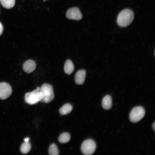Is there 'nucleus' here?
I'll return each mask as SVG.
<instances>
[{
    "label": "nucleus",
    "mask_w": 155,
    "mask_h": 155,
    "mask_svg": "<svg viewBox=\"0 0 155 155\" xmlns=\"http://www.w3.org/2000/svg\"><path fill=\"white\" fill-rule=\"evenodd\" d=\"M42 98L40 87H37L32 92L26 93L24 96L25 102L30 105L35 104L41 101Z\"/></svg>",
    "instance_id": "3"
},
{
    "label": "nucleus",
    "mask_w": 155,
    "mask_h": 155,
    "mask_svg": "<svg viewBox=\"0 0 155 155\" xmlns=\"http://www.w3.org/2000/svg\"><path fill=\"white\" fill-rule=\"evenodd\" d=\"M86 74V71L84 70H80L77 72L75 76V82L76 84L81 85L84 84Z\"/></svg>",
    "instance_id": "9"
},
{
    "label": "nucleus",
    "mask_w": 155,
    "mask_h": 155,
    "mask_svg": "<svg viewBox=\"0 0 155 155\" xmlns=\"http://www.w3.org/2000/svg\"><path fill=\"white\" fill-rule=\"evenodd\" d=\"M102 106L103 108L105 110H109L112 107V100L111 96L109 95H106L102 99Z\"/></svg>",
    "instance_id": "10"
},
{
    "label": "nucleus",
    "mask_w": 155,
    "mask_h": 155,
    "mask_svg": "<svg viewBox=\"0 0 155 155\" xmlns=\"http://www.w3.org/2000/svg\"><path fill=\"white\" fill-rule=\"evenodd\" d=\"M25 142H28L29 140V138L28 137H26L24 140Z\"/></svg>",
    "instance_id": "18"
},
{
    "label": "nucleus",
    "mask_w": 155,
    "mask_h": 155,
    "mask_svg": "<svg viewBox=\"0 0 155 155\" xmlns=\"http://www.w3.org/2000/svg\"><path fill=\"white\" fill-rule=\"evenodd\" d=\"M36 67V64L34 61L29 60L24 63L23 68L25 72L27 73H30L34 70Z\"/></svg>",
    "instance_id": "8"
},
{
    "label": "nucleus",
    "mask_w": 155,
    "mask_h": 155,
    "mask_svg": "<svg viewBox=\"0 0 155 155\" xmlns=\"http://www.w3.org/2000/svg\"><path fill=\"white\" fill-rule=\"evenodd\" d=\"M64 71L67 74L69 75L71 74L74 70V66L72 61L69 59H67L65 61L64 66Z\"/></svg>",
    "instance_id": "11"
},
{
    "label": "nucleus",
    "mask_w": 155,
    "mask_h": 155,
    "mask_svg": "<svg viewBox=\"0 0 155 155\" xmlns=\"http://www.w3.org/2000/svg\"><path fill=\"white\" fill-rule=\"evenodd\" d=\"M134 18V14L133 11L129 9H125L119 13L117 19V22L120 26L126 27L132 22Z\"/></svg>",
    "instance_id": "1"
},
{
    "label": "nucleus",
    "mask_w": 155,
    "mask_h": 155,
    "mask_svg": "<svg viewBox=\"0 0 155 155\" xmlns=\"http://www.w3.org/2000/svg\"><path fill=\"white\" fill-rule=\"evenodd\" d=\"M48 153L50 155H57L59 151L57 145L55 144H51L49 146Z\"/></svg>",
    "instance_id": "16"
},
{
    "label": "nucleus",
    "mask_w": 155,
    "mask_h": 155,
    "mask_svg": "<svg viewBox=\"0 0 155 155\" xmlns=\"http://www.w3.org/2000/svg\"><path fill=\"white\" fill-rule=\"evenodd\" d=\"M152 127L153 129H154V130H155V123L154 122L152 124Z\"/></svg>",
    "instance_id": "19"
},
{
    "label": "nucleus",
    "mask_w": 155,
    "mask_h": 155,
    "mask_svg": "<svg viewBox=\"0 0 155 155\" xmlns=\"http://www.w3.org/2000/svg\"><path fill=\"white\" fill-rule=\"evenodd\" d=\"M66 17L69 19L79 20L82 18V16L79 8L74 7L71 8L67 11Z\"/></svg>",
    "instance_id": "7"
},
{
    "label": "nucleus",
    "mask_w": 155,
    "mask_h": 155,
    "mask_svg": "<svg viewBox=\"0 0 155 155\" xmlns=\"http://www.w3.org/2000/svg\"><path fill=\"white\" fill-rule=\"evenodd\" d=\"M145 111L142 106H137L133 108L129 114V119L132 122L136 123L140 121L144 117Z\"/></svg>",
    "instance_id": "5"
},
{
    "label": "nucleus",
    "mask_w": 155,
    "mask_h": 155,
    "mask_svg": "<svg viewBox=\"0 0 155 155\" xmlns=\"http://www.w3.org/2000/svg\"><path fill=\"white\" fill-rule=\"evenodd\" d=\"M73 109L72 106L70 104L67 103L65 104L59 109L60 114L61 115H65L69 113Z\"/></svg>",
    "instance_id": "12"
},
{
    "label": "nucleus",
    "mask_w": 155,
    "mask_h": 155,
    "mask_svg": "<svg viewBox=\"0 0 155 155\" xmlns=\"http://www.w3.org/2000/svg\"><path fill=\"white\" fill-rule=\"evenodd\" d=\"M96 148V144L95 142L91 139L84 141L81 147L82 153L86 155H90L94 152Z\"/></svg>",
    "instance_id": "4"
},
{
    "label": "nucleus",
    "mask_w": 155,
    "mask_h": 155,
    "mask_svg": "<svg viewBox=\"0 0 155 155\" xmlns=\"http://www.w3.org/2000/svg\"><path fill=\"white\" fill-rule=\"evenodd\" d=\"M3 31V26L1 23L0 22V36L2 34Z\"/></svg>",
    "instance_id": "17"
},
{
    "label": "nucleus",
    "mask_w": 155,
    "mask_h": 155,
    "mask_svg": "<svg viewBox=\"0 0 155 155\" xmlns=\"http://www.w3.org/2000/svg\"><path fill=\"white\" fill-rule=\"evenodd\" d=\"M2 5L6 9H10L14 5L15 0H0Z\"/></svg>",
    "instance_id": "13"
},
{
    "label": "nucleus",
    "mask_w": 155,
    "mask_h": 155,
    "mask_svg": "<svg viewBox=\"0 0 155 155\" xmlns=\"http://www.w3.org/2000/svg\"><path fill=\"white\" fill-rule=\"evenodd\" d=\"M70 136L69 133L64 132L61 134L58 138L59 142L61 143H65L69 141Z\"/></svg>",
    "instance_id": "14"
},
{
    "label": "nucleus",
    "mask_w": 155,
    "mask_h": 155,
    "mask_svg": "<svg viewBox=\"0 0 155 155\" xmlns=\"http://www.w3.org/2000/svg\"><path fill=\"white\" fill-rule=\"evenodd\" d=\"M31 147V145L29 142H24L21 146L20 150L22 153L26 154L30 151Z\"/></svg>",
    "instance_id": "15"
},
{
    "label": "nucleus",
    "mask_w": 155,
    "mask_h": 155,
    "mask_svg": "<svg viewBox=\"0 0 155 155\" xmlns=\"http://www.w3.org/2000/svg\"><path fill=\"white\" fill-rule=\"evenodd\" d=\"M40 91L42 95V102L48 103L54 98V94L52 86L50 84L44 83L40 87Z\"/></svg>",
    "instance_id": "2"
},
{
    "label": "nucleus",
    "mask_w": 155,
    "mask_h": 155,
    "mask_svg": "<svg viewBox=\"0 0 155 155\" xmlns=\"http://www.w3.org/2000/svg\"><path fill=\"white\" fill-rule=\"evenodd\" d=\"M12 93V88L8 83H0V99L5 100L10 96Z\"/></svg>",
    "instance_id": "6"
}]
</instances>
